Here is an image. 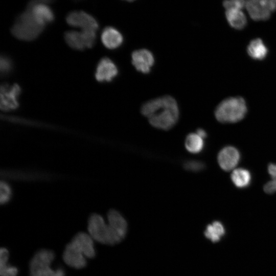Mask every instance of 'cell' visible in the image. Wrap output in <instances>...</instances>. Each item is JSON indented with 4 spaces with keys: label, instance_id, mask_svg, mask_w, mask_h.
<instances>
[{
    "label": "cell",
    "instance_id": "cell-1",
    "mask_svg": "<svg viewBox=\"0 0 276 276\" xmlns=\"http://www.w3.org/2000/svg\"><path fill=\"white\" fill-rule=\"evenodd\" d=\"M143 116L148 118L154 127L167 130L177 122L179 111L177 103L173 97L165 96L145 103L141 109Z\"/></svg>",
    "mask_w": 276,
    "mask_h": 276
},
{
    "label": "cell",
    "instance_id": "cell-2",
    "mask_svg": "<svg viewBox=\"0 0 276 276\" xmlns=\"http://www.w3.org/2000/svg\"><path fill=\"white\" fill-rule=\"evenodd\" d=\"M93 239L86 233L76 234L66 245L62 258L65 263L76 269H82L87 264L86 258L91 259L96 256Z\"/></svg>",
    "mask_w": 276,
    "mask_h": 276
},
{
    "label": "cell",
    "instance_id": "cell-3",
    "mask_svg": "<svg viewBox=\"0 0 276 276\" xmlns=\"http://www.w3.org/2000/svg\"><path fill=\"white\" fill-rule=\"evenodd\" d=\"M38 23L28 8L16 19L11 31L16 38L24 41H32L37 38L44 29Z\"/></svg>",
    "mask_w": 276,
    "mask_h": 276
},
{
    "label": "cell",
    "instance_id": "cell-4",
    "mask_svg": "<svg viewBox=\"0 0 276 276\" xmlns=\"http://www.w3.org/2000/svg\"><path fill=\"white\" fill-rule=\"evenodd\" d=\"M247 112L244 100L241 97L227 98L217 107L215 115L221 123H235L241 120Z\"/></svg>",
    "mask_w": 276,
    "mask_h": 276
},
{
    "label": "cell",
    "instance_id": "cell-5",
    "mask_svg": "<svg viewBox=\"0 0 276 276\" xmlns=\"http://www.w3.org/2000/svg\"><path fill=\"white\" fill-rule=\"evenodd\" d=\"M87 229L92 238L100 243L114 245L119 243L108 223H106L102 216L98 214L93 213L89 216Z\"/></svg>",
    "mask_w": 276,
    "mask_h": 276
},
{
    "label": "cell",
    "instance_id": "cell-6",
    "mask_svg": "<svg viewBox=\"0 0 276 276\" xmlns=\"http://www.w3.org/2000/svg\"><path fill=\"white\" fill-rule=\"evenodd\" d=\"M55 255L51 250L41 249L34 255L29 263L30 276H51L55 270L51 268V264Z\"/></svg>",
    "mask_w": 276,
    "mask_h": 276
},
{
    "label": "cell",
    "instance_id": "cell-7",
    "mask_svg": "<svg viewBox=\"0 0 276 276\" xmlns=\"http://www.w3.org/2000/svg\"><path fill=\"white\" fill-rule=\"evenodd\" d=\"M21 90L16 84L9 85L4 83L1 86V109L3 111H11L19 106L18 98Z\"/></svg>",
    "mask_w": 276,
    "mask_h": 276
},
{
    "label": "cell",
    "instance_id": "cell-8",
    "mask_svg": "<svg viewBox=\"0 0 276 276\" xmlns=\"http://www.w3.org/2000/svg\"><path fill=\"white\" fill-rule=\"evenodd\" d=\"M68 25L74 27L80 28L82 30H94L97 31L99 24L97 20L91 15L83 11H73L66 16Z\"/></svg>",
    "mask_w": 276,
    "mask_h": 276
},
{
    "label": "cell",
    "instance_id": "cell-9",
    "mask_svg": "<svg viewBox=\"0 0 276 276\" xmlns=\"http://www.w3.org/2000/svg\"><path fill=\"white\" fill-rule=\"evenodd\" d=\"M118 72V68L114 62L110 58L105 57L98 62L95 76L98 82H110L117 76Z\"/></svg>",
    "mask_w": 276,
    "mask_h": 276
},
{
    "label": "cell",
    "instance_id": "cell-10",
    "mask_svg": "<svg viewBox=\"0 0 276 276\" xmlns=\"http://www.w3.org/2000/svg\"><path fill=\"white\" fill-rule=\"evenodd\" d=\"M107 220L112 233L120 242L127 233V223L126 220L119 212L114 209H111L108 211Z\"/></svg>",
    "mask_w": 276,
    "mask_h": 276
},
{
    "label": "cell",
    "instance_id": "cell-11",
    "mask_svg": "<svg viewBox=\"0 0 276 276\" xmlns=\"http://www.w3.org/2000/svg\"><path fill=\"white\" fill-rule=\"evenodd\" d=\"M132 63L136 70L144 74L151 71L154 63L152 53L147 49H142L133 51L131 55Z\"/></svg>",
    "mask_w": 276,
    "mask_h": 276
},
{
    "label": "cell",
    "instance_id": "cell-12",
    "mask_svg": "<svg viewBox=\"0 0 276 276\" xmlns=\"http://www.w3.org/2000/svg\"><path fill=\"white\" fill-rule=\"evenodd\" d=\"M27 8L30 10L36 20L44 27L54 19L52 10L45 4L32 1L29 3Z\"/></svg>",
    "mask_w": 276,
    "mask_h": 276
},
{
    "label": "cell",
    "instance_id": "cell-13",
    "mask_svg": "<svg viewBox=\"0 0 276 276\" xmlns=\"http://www.w3.org/2000/svg\"><path fill=\"white\" fill-rule=\"evenodd\" d=\"M240 154L237 149L226 146L219 152L217 160L221 168L226 171L233 170L238 164Z\"/></svg>",
    "mask_w": 276,
    "mask_h": 276
},
{
    "label": "cell",
    "instance_id": "cell-14",
    "mask_svg": "<svg viewBox=\"0 0 276 276\" xmlns=\"http://www.w3.org/2000/svg\"><path fill=\"white\" fill-rule=\"evenodd\" d=\"M101 39L103 45L110 50L118 48L123 42L122 34L112 27H107L103 29Z\"/></svg>",
    "mask_w": 276,
    "mask_h": 276
},
{
    "label": "cell",
    "instance_id": "cell-15",
    "mask_svg": "<svg viewBox=\"0 0 276 276\" xmlns=\"http://www.w3.org/2000/svg\"><path fill=\"white\" fill-rule=\"evenodd\" d=\"M64 39L68 45L74 50L83 51L90 48L88 39L82 31H67L65 33Z\"/></svg>",
    "mask_w": 276,
    "mask_h": 276
},
{
    "label": "cell",
    "instance_id": "cell-16",
    "mask_svg": "<svg viewBox=\"0 0 276 276\" xmlns=\"http://www.w3.org/2000/svg\"><path fill=\"white\" fill-rule=\"evenodd\" d=\"M225 16L229 25L236 29H242L246 25L247 19L242 10H226Z\"/></svg>",
    "mask_w": 276,
    "mask_h": 276
},
{
    "label": "cell",
    "instance_id": "cell-17",
    "mask_svg": "<svg viewBox=\"0 0 276 276\" xmlns=\"http://www.w3.org/2000/svg\"><path fill=\"white\" fill-rule=\"evenodd\" d=\"M9 251L5 247L0 250V275L1 276H17L18 270L17 267L8 263Z\"/></svg>",
    "mask_w": 276,
    "mask_h": 276
},
{
    "label": "cell",
    "instance_id": "cell-18",
    "mask_svg": "<svg viewBox=\"0 0 276 276\" xmlns=\"http://www.w3.org/2000/svg\"><path fill=\"white\" fill-rule=\"evenodd\" d=\"M231 177L235 186L239 188L248 186L251 178L249 171L243 168L235 169L233 171Z\"/></svg>",
    "mask_w": 276,
    "mask_h": 276
},
{
    "label": "cell",
    "instance_id": "cell-19",
    "mask_svg": "<svg viewBox=\"0 0 276 276\" xmlns=\"http://www.w3.org/2000/svg\"><path fill=\"white\" fill-rule=\"evenodd\" d=\"M185 145L186 149L193 154L201 152L204 146L203 139L196 133H189L186 138Z\"/></svg>",
    "mask_w": 276,
    "mask_h": 276
},
{
    "label": "cell",
    "instance_id": "cell-20",
    "mask_svg": "<svg viewBox=\"0 0 276 276\" xmlns=\"http://www.w3.org/2000/svg\"><path fill=\"white\" fill-rule=\"evenodd\" d=\"M248 55L255 59H264L267 53V49L260 38L252 40L247 47Z\"/></svg>",
    "mask_w": 276,
    "mask_h": 276
},
{
    "label": "cell",
    "instance_id": "cell-21",
    "mask_svg": "<svg viewBox=\"0 0 276 276\" xmlns=\"http://www.w3.org/2000/svg\"><path fill=\"white\" fill-rule=\"evenodd\" d=\"M245 8L250 17L257 21L268 19L271 13L259 7L254 0H246Z\"/></svg>",
    "mask_w": 276,
    "mask_h": 276
},
{
    "label": "cell",
    "instance_id": "cell-22",
    "mask_svg": "<svg viewBox=\"0 0 276 276\" xmlns=\"http://www.w3.org/2000/svg\"><path fill=\"white\" fill-rule=\"evenodd\" d=\"M225 234V229L222 224L218 221L209 224L204 231L205 236L213 242H216L221 239Z\"/></svg>",
    "mask_w": 276,
    "mask_h": 276
},
{
    "label": "cell",
    "instance_id": "cell-23",
    "mask_svg": "<svg viewBox=\"0 0 276 276\" xmlns=\"http://www.w3.org/2000/svg\"><path fill=\"white\" fill-rule=\"evenodd\" d=\"M12 191L10 186L5 181L0 182V202L2 204L8 203L11 199Z\"/></svg>",
    "mask_w": 276,
    "mask_h": 276
},
{
    "label": "cell",
    "instance_id": "cell-24",
    "mask_svg": "<svg viewBox=\"0 0 276 276\" xmlns=\"http://www.w3.org/2000/svg\"><path fill=\"white\" fill-rule=\"evenodd\" d=\"M13 63L12 60L6 55H1L0 70L2 76L9 74L12 71Z\"/></svg>",
    "mask_w": 276,
    "mask_h": 276
},
{
    "label": "cell",
    "instance_id": "cell-25",
    "mask_svg": "<svg viewBox=\"0 0 276 276\" xmlns=\"http://www.w3.org/2000/svg\"><path fill=\"white\" fill-rule=\"evenodd\" d=\"M184 168L191 172H199L204 169V164L200 161L196 160H189L183 164Z\"/></svg>",
    "mask_w": 276,
    "mask_h": 276
},
{
    "label": "cell",
    "instance_id": "cell-26",
    "mask_svg": "<svg viewBox=\"0 0 276 276\" xmlns=\"http://www.w3.org/2000/svg\"><path fill=\"white\" fill-rule=\"evenodd\" d=\"M258 6L271 13L276 10V0H254Z\"/></svg>",
    "mask_w": 276,
    "mask_h": 276
},
{
    "label": "cell",
    "instance_id": "cell-27",
    "mask_svg": "<svg viewBox=\"0 0 276 276\" xmlns=\"http://www.w3.org/2000/svg\"><path fill=\"white\" fill-rule=\"evenodd\" d=\"M246 0H225L223 5L226 10L239 9L242 10L245 7Z\"/></svg>",
    "mask_w": 276,
    "mask_h": 276
},
{
    "label": "cell",
    "instance_id": "cell-28",
    "mask_svg": "<svg viewBox=\"0 0 276 276\" xmlns=\"http://www.w3.org/2000/svg\"><path fill=\"white\" fill-rule=\"evenodd\" d=\"M263 189L267 194H273L276 192V181L272 180L268 181L264 185Z\"/></svg>",
    "mask_w": 276,
    "mask_h": 276
},
{
    "label": "cell",
    "instance_id": "cell-29",
    "mask_svg": "<svg viewBox=\"0 0 276 276\" xmlns=\"http://www.w3.org/2000/svg\"><path fill=\"white\" fill-rule=\"evenodd\" d=\"M268 172L271 180L276 181V164H270L268 166Z\"/></svg>",
    "mask_w": 276,
    "mask_h": 276
},
{
    "label": "cell",
    "instance_id": "cell-30",
    "mask_svg": "<svg viewBox=\"0 0 276 276\" xmlns=\"http://www.w3.org/2000/svg\"><path fill=\"white\" fill-rule=\"evenodd\" d=\"M65 271L63 268L59 267L55 270L51 276H65Z\"/></svg>",
    "mask_w": 276,
    "mask_h": 276
},
{
    "label": "cell",
    "instance_id": "cell-31",
    "mask_svg": "<svg viewBox=\"0 0 276 276\" xmlns=\"http://www.w3.org/2000/svg\"><path fill=\"white\" fill-rule=\"evenodd\" d=\"M196 133L203 139L207 136L206 132L202 128L198 129L196 131Z\"/></svg>",
    "mask_w": 276,
    "mask_h": 276
},
{
    "label": "cell",
    "instance_id": "cell-32",
    "mask_svg": "<svg viewBox=\"0 0 276 276\" xmlns=\"http://www.w3.org/2000/svg\"><path fill=\"white\" fill-rule=\"evenodd\" d=\"M55 0H36V1L39 3L49 4L53 2Z\"/></svg>",
    "mask_w": 276,
    "mask_h": 276
},
{
    "label": "cell",
    "instance_id": "cell-33",
    "mask_svg": "<svg viewBox=\"0 0 276 276\" xmlns=\"http://www.w3.org/2000/svg\"><path fill=\"white\" fill-rule=\"evenodd\" d=\"M126 1H129V2H132V1H133L134 0H126Z\"/></svg>",
    "mask_w": 276,
    "mask_h": 276
}]
</instances>
